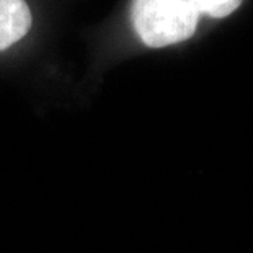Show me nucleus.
Returning <instances> with one entry per match:
<instances>
[{
	"label": "nucleus",
	"mask_w": 253,
	"mask_h": 253,
	"mask_svg": "<svg viewBox=\"0 0 253 253\" xmlns=\"http://www.w3.org/2000/svg\"><path fill=\"white\" fill-rule=\"evenodd\" d=\"M131 20L145 46L165 47L190 40L199 13L186 0H134Z\"/></svg>",
	"instance_id": "1"
},
{
	"label": "nucleus",
	"mask_w": 253,
	"mask_h": 253,
	"mask_svg": "<svg viewBox=\"0 0 253 253\" xmlns=\"http://www.w3.org/2000/svg\"><path fill=\"white\" fill-rule=\"evenodd\" d=\"M31 21V10L25 0H0V51L28 35Z\"/></svg>",
	"instance_id": "2"
},
{
	"label": "nucleus",
	"mask_w": 253,
	"mask_h": 253,
	"mask_svg": "<svg viewBox=\"0 0 253 253\" xmlns=\"http://www.w3.org/2000/svg\"><path fill=\"white\" fill-rule=\"evenodd\" d=\"M196 12L209 15L212 18H224L239 8L242 0H186Z\"/></svg>",
	"instance_id": "3"
}]
</instances>
